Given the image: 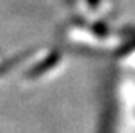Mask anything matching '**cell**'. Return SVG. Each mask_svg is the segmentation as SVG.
<instances>
[{
    "label": "cell",
    "mask_w": 135,
    "mask_h": 133,
    "mask_svg": "<svg viewBox=\"0 0 135 133\" xmlns=\"http://www.w3.org/2000/svg\"><path fill=\"white\" fill-rule=\"evenodd\" d=\"M89 2V5L92 6V8H96L98 5H99V0H87Z\"/></svg>",
    "instance_id": "1"
}]
</instances>
